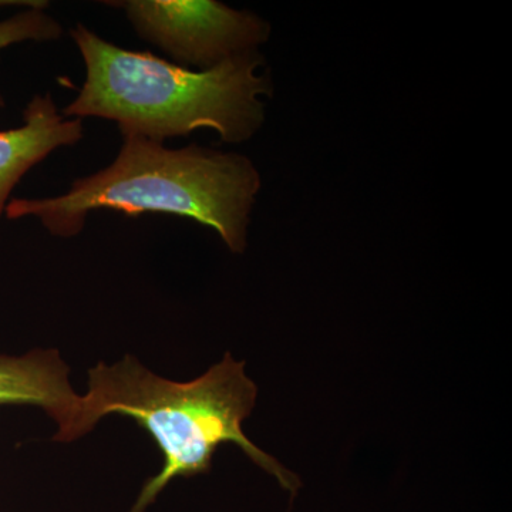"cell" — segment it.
<instances>
[{"instance_id": "obj_1", "label": "cell", "mask_w": 512, "mask_h": 512, "mask_svg": "<svg viewBox=\"0 0 512 512\" xmlns=\"http://www.w3.org/2000/svg\"><path fill=\"white\" fill-rule=\"evenodd\" d=\"M86 66V80L60 113L67 119L114 121L121 136L164 143L211 128L225 143L249 140L265 119L261 96L268 79L262 57L241 53L208 70H190L150 52L107 42L84 25L70 30Z\"/></svg>"}, {"instance_id": "obj_2", "label": "cell", "mask_w": 512, "mask_h": 512, "mask_svg": "<svg viewBox=\"0 0 512 512\" xmlns=\"http://www.w3.org/2000/svg\"><path fill=\"white\" fill-rule=\"evenodd\" d=\"M259 187L258 171L241 154L197 146L171 150L124 134L119 156L109 167L79 178L59 197L13 198L5 214L8 220L36 217L60 238L79 235L94 211L178 215L214 228L232 252L241 254Z\"/></svg>"}, {"instance_id": "obj_3", "label": "cell", "mask_w": 512, "mask_h": 512, "mask_svg": "<svg viewBox=\"0 0 512 512\" xmlns=\"http://www.w3.org/2000/svg\"><path fill=\"white\" fill-rule=\"evenodd\" d=\"M258 387L245 375V362L225 353L220 363L192 382L157 376L131 355L114 365L89 370V390L82 396L80 437L103 417L121 414L136 420L156 441L164 457L160 473L144 484L128 512H146L178 477L208 473L222 444L241 448L292 495L298 478L245 436L242 423L254 410Z\"/></svg>"}, {"instance_id": "obj_4", "label": "cell", "mask_w": 512, "mask_h": 512, "mask_svg": "<svg viewBox=\"0 0 512 512\" xmlns=\"http://www.w3.org/2000/svg\"><path fill=\"white\" fill-rule=\"evenodd\" d=\"M126 12L138 36L160 47L175 64L212 69L266 42L269 26L249 12L212 0L107 2Z\"/></svg>"}, {"instance_id": "obj_5", "label": "cell", "mask_w": 512, "mask_h": 512, "mask_svg": "<svg viewBox=\"0 0 512 512\" xmlns=\"http://www.w3.org/2000/svg\"><path fill=\"white\" fill-rule=\"evenodd\" d=\"M69 367L56 349H35L23 356L0 355V406H35L57 424L53 440L80 439L82 396L74 392Z\"/></svg>"}, {"instance_id": "obj_6", "label": "cell", "mask_w": 512, "mask_h": 512, "mask_svg": "<svg viewBox=\"0 0 512 512\" xmlns=\"http://www.w3.org/2000/svg\"><path fill=\"white\" fill-rule=\"evenodd\" d=\"M83 121L67 119L52 94H37L23 110L20 127L0 131V218L23 175L60 147L82 141Z\"/></svg>"}, {"instance_id": "obj_7", "label": "cell", "mask_w": 512, "mask_h": 512, "mask_svg": "<svg viewBox=\"0 0 512 512\" xmlns=\"http://www.w3.org/2000/svg\"><path fill=\"white\" fill-rule=\"evenodd\" d=\"M63 35V28L45 9H28L5 20H0V50L23 42H55ZM5 100L0 94V109Z\"/></svg>"}, {"instance_id": "obj_8", "label": "cell", "mask_w": 512, "mask_h": 512, "mask_svg": "<svg viewBox=\"0 0 512 512\" xmlns=\"http://www.w3.org/2000/svg\"><path fill=\"white\" fill-rule=\"evenodd\" d=\"M5 6H28L29 9H46L47 2H40V0H0V8Z\"/></svg>"}]
</instances>
